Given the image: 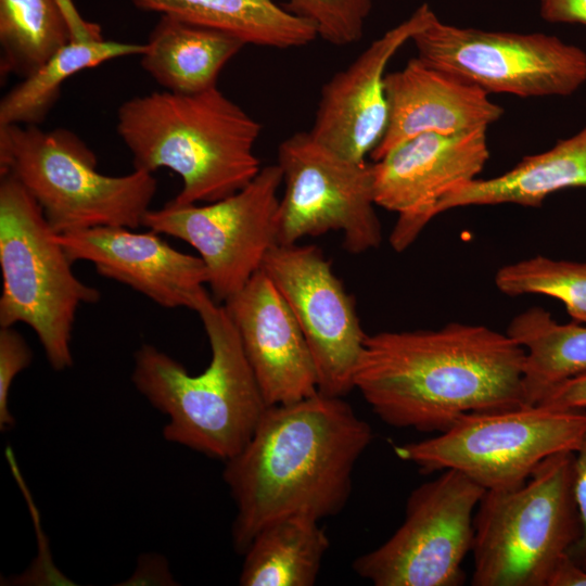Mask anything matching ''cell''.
<instances>
[{
	"label": "cell",
	"mask_w": 586,
	"mask_h": 586,
	"mask_svg": "<svg viewBox=\"0 0 586 586\" xmlns=\"http://www.w3.org/2000/svg\"><path fill=\"white\" fill-rule=\"evenodd\" d=\"M537 405L562 410H586V373L556 386Z\"/></svg>",
	"instance_id": "30"
},
{
	"label": "cell",
	"mask_w": 586,
	"mask_h": 586,
	"mask_svg": "<svg viewBox=\"0 0 586 586\" xmlns=\"http://www.w3.org/2000/svg\"><path fill=\"white\" fill-rule=\"evenodd\" d=\"M72 41L56 0H0V73L25 78Z\"/></svg>",
	"instance_id": "25"
},
{
	"label": "cell",
	"mask_w": 586,
	"mask_h": 586,
	"mask_svg": "<svg viewBox=\"0 0 586 586\" xmlns=\"http://www.w3.org/2000/svg\"><path fill=\"white\" fill-rule=\"evenodd\" d=\"M284 297L298 322L315 364L318 391L344 397L367 334L354 296L316 245L276 244L260 268Z\"/></svg>",
	"instance_id": "13"
},
{
	"label": "cell",
	"mask_w": 586,
	"mask_h": 586,
	"mask_svg": "<svg viewBox=\"0 0 586 586\" xmlns=\"http://www.w3.org/2000/svg\"><path fill=\"white\" fill-rule=\"evenodd\" d=\"M33 360V352L23 335L11 327H0V429L15 425L9 409V393L16 375Z\"/></svg>",
	"instance_id": "28"
},
{
	"label": "cell",
	"mask_w": 586,
	"mask_h": 586,
	"mask_svg": "<svg viewBox=\"0 0 586 586\" xmlns=\"http://www.w3.org/2000/svg\"><path fill=\"white\" fill-rule=\"evenodd\" d=\"M524 355L485 326L367 334L354 388L386 424L442 433L466 415L526 405Z\"/></svg>",
	"instance_id": "2"
},
{
	"label": "cell",
	"mask_w": 586,
	"mask_h": 586,
	"mask_svg": "<svg viewBox=\"0 0 586 586\" xmlns=\"http://www.w3.org/2000/svg\"><path fill=\"white\" fill-rule=\"evenodd\" d=\"M60 5L72 33L74 41H89L103 39L101 27L85 20L73 0H56Z\"/></svg>",
	"instance_id": "32"
},
{
	"label": "cell",
	"mask_w": 586,
	"mask_h": 586,
	"mask_svg": "<svg viewBox=\"0 0 586 586\" xmlns=\"http://www.w3.org/2000/svg\"><path fill=\"white\" fill-rule=\"evenodd\" d=\"M573 495L581 521V536L568 555L577 563L586 560V433L573 460Z\"/></svg>",
	"instance_id": "29"
},
{
	"label": "cell",
	"mask_w": 586,
	"mask_h": 586,
	"mask_svg": "<svg viewBox=\"0 0 586 586\" xmlns=\"http://www.w3.org/2000/svg\"><path fill=\"white\" fill-rule=\"evenodd\" d=\"M431 10L426 3L421 4L324 84L309 130L316 140L354 161H366V156L371 155L387 126L386 66L424 25Z\"/></svg>",
	"instance_id": "16"
},
{
	"label": "cell",
	"mask_w": 586,
	"mask_h": 586,
	"mask_svg": "<svg viewBox=\"0 0 586 586\" xmlns=\"http://www.w3.org/2000/svg\"><path fill=\"white\" fill-rule=\"evenodd\" d=\"M485 489L447 469L415 488L405 519L381 546L359 556L353 569L375 586H459L472 550L474 514Z\"/></svg>",
	"instance_id": "10"
},
{
	"label": "cell",
	"mask_w": 586,
	"mask_h": 586,
	"mask_svg": "<svg viewBox=\"0 0 586 586\" xmlns=\"http://www.w3.org/2000/svg\"><path fill=\"white\" fill-rule=\"evenodd\" d=\"M507 334L524 348L523 392L537 405L561 383L586 373V326L559 323L549 311L532 307L515 316Z\"/></svg>",
	"instance_id": "22"
},
{
	"label": "cell",
	"mask_w": 586,
	"mask_h": 586,
	"mask_svg": "<svg viewBox=\"0 0 586 586\" xmlns=\"http://www.w3.org/2000/svg\"><path fill=\"white\" fill-rule=\"evenodd\" d=\"M12 174L34 196L56 234L97 227L135 229L155 195L152 173L97 170V157L75 133L38 125H0V175Z\"/></svg>",
	"instance_id": "5"
},
{
	"label": "cell",
	"mask_w": 586,
	"mask_h": 586,
	"mask_svg": "<svg viewBox=\"0 0 586 586\" xmlns=\"http://www.w3.org/2000/svg\"><path fill=\"white\" fill-rule=\"evenodd\" d=\"M281 183L279 165H268L221 200L203 205L169 201L160 209H149L142 226L194 247L206 266L212 297L224 303L260 270L267 253L278 244Z\"/></svg>",
	"instance_id": "12"
},
{
	"label": "cell",
	"mask_w": 586,
	"mask_h": 586,
	"mask_svg": "<svg viewBox=\"0 0 586 586\" xmlns=\"http://www.w3.org/2000/svg\"><path fill=\"white\" fill-rule=\"evenodd\" d=\"M547 586H586V569L566 553L555 566Z\"/></svg>",
	"instance_id": "33"
},
{
	"label": "cell",
	"mask_w": 586,
	"mask_h": 586,
	"mask_svg": "<svg viewBox=\"0 0 586 586\" xmlns=\"http://www.w3.org/2000/svg\"><path fill=\"white\" fill-rule=\"evenodd\" d=\"M286 8L308 21L317 36L334 46L359 41L370 14L371 0H285Z\"/></svg>",
	"instance_id": "27"
},
{
	"label": "cell",
	"mask_w": 586,
	"mask_h": 586,
	"mask_svg": "<svg viewBox=\"0 0 586 586\" xmlns=\"http://www.w3.org/2000/svg\"><path fill=\"white\" fill-rule=\"evenodd\" d=\"M384 88L388 119L383 139L370 155L373 162L418 135L488 128L504 114L487 92L418 56L404 68L386 74Z\"/></svg>",
	"instance_id": "18"
},
{
	"label": "cell",
	"mask_w": 586,
	"mask_h": 586,
	"mask_svg": "<svg viewBox=\"0 0 586 586\" xmlns=\"http://www.w3.org/2000/svg\"><path fill=\"white\" fill-rule=\"evenodd\" d=\"M224 307L268 406L318 392L311 353L284 297L260 269Z\"/></svg>",
	"instance_id": "17"
},
{
	"label": "cell",
	"mask_w": 586,
	"mask_h": 586,
	"mask_svg": "<svg viewBox=\"0 0 586 586\" xmlns=\"http://www.w3.org/2000/svg\"><path fill=\"white\" fill-rule=\"evenodd\" d=\"M540 16L548 23L586 25V0H538Z\"/></svg>",
	"instance_id": "31"
},
{
	"label": "cell",
	"mask_w": 586,
	"mask_h": 586,
	"mask_svg": "<svg viewBox=\"0 0 586 586\" xmlns=\"http://www.w3.org/2000/svg\"><path fill=\"white\" fill-rule=\"evenodd\" d=\"M142 68L165 90L192 94L216 87L219 73L245 46L239 38L171 15L152 29Z\"/></svg>",
	"instance_id": "20"
},
{
	"label": "cell",
	"mask_w": 586,
	"mask_h": 586,
	"mask_svg": "<svg viewBox=\"0 0 586 586\" xmlns=\"http://www.w3.org/2000/svg\"><path fill=\"white\" fill-rule=\"evenodd\" d=\"M196 313L211 347L207 368L191 374L154 345L142 344L133 355L131 382L167 417V442L226 462L249 443L268 405L224 305L209 297Z\"/></svg>",
	"instance_id": "4"
},
{
	"label": "cell",
	"mask_w": 586,
	"mask_h": 586,
	"mask_svg": "<svg viewBox=\"0 0 586 586\" xmlns=\"http://www.w3.org/2000/svg\"><path fill=\"white\" fill-rule=\"evenodd\" d=\"M566 189H586V125L551 149L525 156L500 176L456 187L442 198L434 214L507 203L539 207L550 194Z\"/></svg>",
	"instance_id": "19"
},
{
	"label": "cell",
	"mask_w": 586,
	"mask_h": 586,
	"mask_svg": "<svg viewBox=\"0 0 586 586\" xmlns=\"http://www.w3.org/2000/svg\"><path fill=\"white\" fill-rule=\"evenodd\" d=\"M581 565L586 569V560Z\"/></svg>",
	"instance_id": "34"
},
{
	"label": "cell",
	"mask_w": 586,
	"mask_h": 586,
	"mask_svg": "<svg viewBox=\"0 0 586 586\" xmlns=\"http://www.w3.org/2000/svg\"><path fill=\"white\" fill-rule=\"evenodd\" d=\"M277 164L284 183L278 244L340 231L352 254L380 245L372 163L347 158L301 131L280 143Z\"/></svg>",
	"instance_id": "11"
},
{
	"label": "cell",
	"mask_w": 586,
	"mask_h": 586,
	"mask_svg": "<svg viewBox=\"0 0 586 586\" xmlns=\"http://www.w3.org/2000/svg\"><path fill=\"white\" fill-rule=\"evenodd\" d=\"M498 290L510 296L543 294L563 303L576 322L586 324V263L535 256L501 267Z\"/></svg>",
	"instance_id": "26"
},
{
	"label": "cell",
	"mask_w": 586,
	"mask_h": 586,
	"mask_svg": "<svg viewBox=\"0 0 586 586\" xmlns=\"http://www.w3.org/2000/svg\"><path fill=\"white\" fill-rule=\"evenodd\" d=\"M137 8L228 33L245 44L301 48L315 27L278 0H130Z\"/></svg>",
	"instance_id": "21"
},
{
	"label": "cell",
	"mask_w": 586,
	"mask_h": 586,
	"mask_svg": "<svg viewBox=\"0 0 586 586\" xmlns=\"http://www.w3.org/2000/svg\"><path fill=\"white\" fill-rule=\"evenodd\" d=\"M372 437L371 426L343 397L318 391L268 406L245 447L225 462L222 479L237 508L234 549L243 555L257 533L275 522L337 514Z\"/></svg>",
	"instance_id": "1"
},
{
	"label": "cell",
	"mask_w": 586,
	"mask_h": 586,
	"mask_svg": "<svg viewBox=\"0 0 586 586\" xmlns=\"http://www.w3.org/2000/svg\"><path fill=\"white\" fill-rule=\"evenodd\" d=\"M72 264L34 196L12 174L0 175V327L29 326L55 371L73 366L79 306L101 298Z\"/></svg>",
	"instance_id": "7"
},
{
	"label": "cell",
	"mask_w": 586,
	"mask_h": 586,
	"mask_svg": "<svg viewBox=\"0 0 586 586\" xmlns=\"http://www.w3.org/2000/svg\"><path fill=\"white\" fill-rule=\"evenodd\" d=\"M117 133L133 169L168 168L182 180L177 205L227 198L260 171L254 152L262 125L216 87L181 94L153 92L117 110Z\"/></svg>",
	"instance_id": "3"
},
{
	"label": "cell",
	"mask_w": 586,
	"mask_h": 586,
	"mask_svg": "<svg viewBox=\"0 0 586 586\" xmlns=\"http://www.w3.org/2000/svg\"><path fill=\"white\" fill-rule=\"evenodd\" d=\"M411 41L424 63L488 94L565 97L586 81V52L542 33L457 27L431 10Z\"/></svg>",
	"instance_id": "9"
},
{
	"label": "cell",
	"mask_w": 586,
	"mask_h": 586,
	"mask_svg": "<svg viewBox=\"0 0 586 586\" xmlns=\"http://www.w3.org/2000/svg\"><path fill=\"white\" fill-rule=\"evenodd\" d=\"M319 521L295 517L263 528L245 550L242 586H311L330 542Z\"/></svg>",
	"instance_id": "23"
},
{
	"label": "cell",
	"mask_w": 586,
	"mask_h": 586,
	"mask_svg": "<svg viewBox=\"0 0 586 586\" xmlns=\"http://www.w3.org/2000/svg\"><path fill=\"white\" fill-rule=\"evenodd\" d=\"M574 451L543 460L515 488L486 491L474 514L473 586H547L578 540Z\"/></svg>",
	"instance_id": "6"
},
{
	"label": "cell",
	"mask_w": 586,
	"mask_h": 586,
	"mask_svg": "<svg viewBox=\"0 0 586 586\" xmlns=\"http://www.w3.org/2000/svg\"><path fill=\"white\" fill-rule=\"evenodd\" d=\"M586 433V410L542 405L473 412L445 432L394 446L395 455L431 473L457 470L485 491L523 485L546 458L575 451Z\"/></svg>",
	"instance_id": "8"
},
{
	"label": "cell",
	"mask_w": 586,
	"mask_h": 586,
	"mask_svg": "<svg viewBox=\"0 0 586 586\" xmlns=\"http://www.w3.org/2000/svg\"><path fill=\"white\" fill-rule=\"evenodd\" d=\"M145 44L113 40L69 41L0 102V125H38L56 103L61 87L76 73L106 61L141 55Z\"/></svg>",
	"instance_id": "24"
},
{
	"label": "cell",
	"mask_w": 586,
	"mask_h": 586,
	"mask_svg": "<svg viewBox=\"0 0 586 586\" xmlns=\"http://www.w3.org/2000/svg\"><path fill=\"white\" fill-rule=\"evenodd\" d=\"M486 132L421 133L372 163L375 204L398 214L390 237L396 252L413 243L443 196L482 171L489 157Z\"/></svg>",
	"instance_id": "14"
},
{
	"label": "cell",
	"mask_w": 586,
	"mask_h": 586,
	"mask_svg": "<svg viewBox=\"0 0 586 586\" xmlns=\"http://www.w3.org/2000/svg\"><path fill=\"white\" fill-rule=\"evenodd\" d=\"M160 233L126 227H97L64 234L59 241L72 263L93 264L102 277L124 283L166 308L198 311L212 297L200 256L180 252Z\"/></svg>",
	"instance_id": "15"
}]
</instances>
